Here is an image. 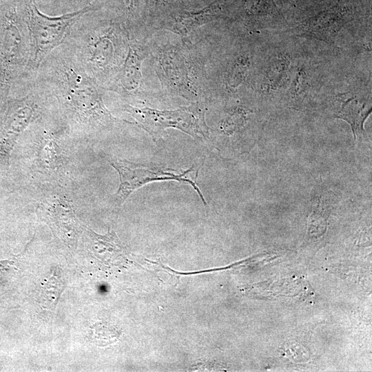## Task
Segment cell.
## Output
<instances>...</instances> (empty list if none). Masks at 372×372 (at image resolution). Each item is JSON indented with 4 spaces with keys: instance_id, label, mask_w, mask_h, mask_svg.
<instances>
[{
    "instance_id": "obj_15",
    "label": "cell",
    "mask_w": 372,
    "mask_h": 372,
    "mask_svg": "<svg viewBox=\"0 0 372 372\" xmlns=\"http://www.w3.org/2000/svg\"><path fill=\"white\" fill-rule=\"evenodd\" d=\"M246 12L256 19H274L280 16V11L274 0H244Z\"/></svg>"
},
{
    "instance_id": "obj_17",
    "label": "cell",
    "mask_w": 372,
    "mask_h": 372,
    "mask_svg": "<svg viewBox=\"0 0 372 372\" xmlns=\"http://www.w3.org/2000/svg\"><path fill=\"white\" fill-rule=\"evenodd\" d=\"M248 63L247 59L242 57L234 62L228 75L229 86L236 87L243 81L248 70Z\"/></svg>"
},
{
    "instance_id": "obj_8",
    "label": "cell",
    "mask_w": 372,
    "mask_h": 372,
    "mask_svg": "<svg viewBox=\"0 0 372 372\" xmlns=\"http://www.w3.org/2000/svg\"><path fill=\"white\" fill-rule=\"evenodd\" d=\"M157 62L161 79L174 92L186 98L198 95L192 67L180 50L174 48L163 50Z\"/></svg>"
},
{
    "instance_id": "obj_16",
    "label": "cell",
    "mask_w": 372,
    "mask_h": 372,
    "mask_svg": "<svg viewBox=\"0 0 372 372\" xmlns=\"http://www.w3.org/2000/svg\"><path fill=\"white\" fill-rule=\"evenodd\" d=\"M90 329L91 340L99 346L110 344L120 335V332L115 327L103 322H96Z\"/></svg>"
},
{
    "instance_id": "obj_3",
    "label": "cell",
    "mask_w": 372,
    "mask_h": 372,
    "mask_svg": "<svg viewBox=\"0 0 372 372\" xmlns=\"http://www.w3.org/2000/svg\"><path fill=\"white\" fill-rule=\"evenodd\" d=\"M26 0H12L0 9V100L27 74L31 45Z\"/></svg>"
},
{
    "instance_id": "obj_2",
    "label": "cell",
    "mask_w": 372,
    "mask_h": 372,
    "mask_svg": "<svg viewBox=\"0 0 372 372\" xmlns=\"http://www.w3.org/2000/svg\"><path fill=\"white\" fill-rule=\"evenodd\" d=\"M99 8L76 21L63 43L103 90L121 69L128 49L130 29L119 18L99 16Z\"/></svg>"
},
{
    "instance_id": "obj_14",
    "label": "cell",
    "mask_w": 372,
    "mask_h": 372,
    "mask_svg": "<svg viewBox=\"0 0 372 372\" xmlns=\"http://www.w3.org/2000/svg\"><path fill=\"white\" fill-rule=\"evenodd\" d=\"M63 291V282L60 277L52 274L43 282L39 293V302L45 309H53Z\"/></svg>"
},
{
    "instance_id": "obj_9",
    "label": "cell",
    "mask_w": 372,
    "mask_h": 372,
    "mask_svg": "<svg viewBox=\"0 0 372 372\" xmlns=\"http://www.w3.org/2000/svg\"><path fill=\"white\" fill-rule=\"evenodd\" d=\"M144 57L142 47L130 30L128 49L124 62L105 90L116 92L126 99L136 96L141 83V65Z\"/></svg>"
},
{
    "instance_id": "obj_11",
    "label": "cell",
    "mask_w": 372,
    "mask_h": 372,
    "mask_svg": "<svg viewBox=\"0 0 372 372\" xmlns=\"http://www.w3.org/2000/svg\"><path fill=\"white\" fill-rule=\"evenodd\" d=\"M221 13L220 4L214 2L199 10L176 12L161 25L163 28L186 37L197 28L219 18Z\"/></svg>"
},
{
    "instance_id": "obj_19",
    "label": "cell",
    "mask_w": 372,
    "mask_h": 372,
    "mask_svg": "<svg viewBox=\"0 0 372 372\" xmlns=\"http://www.w3.org/2000/svg\"><path fill=\"white\" fill-rule=\"evenodd\" d=\"M158 1H167V0H158Z\"/></svg>"
},
{
    "instance_id": "obj_1",
    "label": "cell",
    "mask_w": 372,
    "mask_h": 372,
    "mask_svg": "<svg viewBox=\"0 0 372 372\" xmlns=\"http://www.w3.org/2000/svg\"><path fill=\"white\" fill-rule=\"evenodd\" d=\"M34 79L53 102L61 121L73 130L93 134L123 123L133 124L112 115L105 105L103 88L63 43L41 62Z\"/></svg>"
},
{
    "instance_id": "obj_4",
    "label": "cell",
    "mask_w": 372,
    "mask_h": 372,
    "mask_svg": "<svg viewBox=\"0 0 372 372\" xmlns=\"http://www.w3.org/2000/svg\"><path fill=\"white\" fill-rule=\"evenodd\" d=\"M99 7L92 3L76 11L49 16L39 10L35 0H26L31 55L25 76L35 74L45 57L64 42L71 28L81 16Z\"/></svg>"
},
{
    "instance_id": "obj_13",
    "label": "cell",
    "mask_w": 372,
    "mask_h": 372,
    "mask_svg": "<svg viewBox=\"0 0 372 372\" xmlns=\"http://www.w3.org/2000/svg\"><path fill=\"white\" fill-rule=\"evenodd\" d=\"M54 129L44 127L38 153V162L44 169L58 168L61 163L60 149Z\"/></svg>"
},
{
    "instance_id": "obj_18",
    "label": "cell",
    "mask_w": 372,
    "mask_h": 372,
    "mask_svg": "<svg viewBox=\"0 0 372 372\" xmlns=\"http://www.w3.org/2000/svg\"><path fill=\"white\" fill-rule=\"evenodd\" d=\"M119 9L122 12L120 19L130 26V21L134 17V12L137 7L138 0H116Z\"/></svg>"
},
{
    "instance_id": "obj_10",
    "label": "cell",
    "mask_w": 372,
    "mask_h": 372,
    "mask_svg": "<svg viewBox=\"0 0 372 372\" xmlns=\"http://www.w3.org/2000/svg\"><path fill=\"white\" fill-rule=\"evenodd\" d=\"M73 203L62 197H50L43 200L39 209L41 216L63 238H75L78 221Z\"/></svg>"
},
{
    "instance_id": "obj_12",
    "label": "cell",
    "mask_w": 372,
    "mask_h": 372,
    "mask_svg": "<svg viewBox=\"0 0 372 372\" xmlns=\"http://www.w3.org/2000/svg\"><path fill=\"white\" fill-rule=\"evenodd\" d=\"M341 106L335 118L347 122L351 127L354 139L361 140L364 136V123L371 112V105L355 98L348 96L340 98Z\"/></svg>"
},
{
    "instance_id": "obj_6",
    "label": "cell",
    "mask_w": 372,
    "mask_h": 372,
    "mask_svg": "<svg viewBox=\"0 0 372 372\" xmlns=\"http://www.w3.org/2000/svg\"><path fill=\"white\" fill-rule=\"evenodd\" d=\"M122 110L130 114L136 121L134 124L145 130L154 141L161 138L167 128L179 130L196 139H206L209 134L205 110L196 102L172 110L138 107L130 104L123 105Z\"/></svg>"
},
{
    "instance_id": "obj_5",
    "label": "cell",
    "mask_w": 372,
    "mask_h": 372,
    "mask_svg": "<svg viewBox=\"0 0 372 372\" xmlns=\"http://www.w3.org/2000/svg\"><path fill=\"white\" fill-rule=\"evenodd\" d=\"M20 95L8 98L0 121V161L8 163L19 136L42 113L47 98L34 75L20 80L13 87Z\"/></svg>"
},
{
    "instance_id": "obj_7",
    "label": "cell",
    "mask_w": 372,
    "mask_h": 372,
    "mask_svg": "<svg viewBox=\"0 0 372 372\" xmlns=\"http://www.w3.org/2000/svg\"><path fill=\"white\" fill-rule=\"evenodd\" d=\"M106 159L119 175V187L114 196V202L118 205L123 204L134 191L146 184L156 181L175 180L191 185L198 194L203 203L207 206V203L197 183L198 176L192 177L191 175L194 172L193 167L176 172L173 169L145 165L112 156H107Z\"/></svg>"
}]
</instances>
